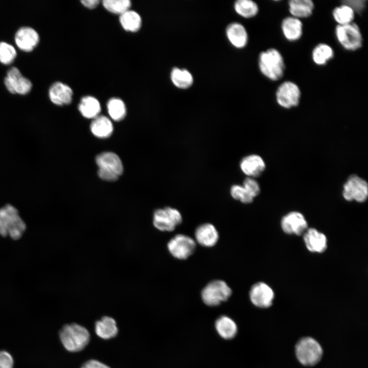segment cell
<instances>
[{
    "label": "cell",
    "mask_w": 368,
    "mask_h": 368,
    "mask_svg": "<svg viewBox=\"0 0 368 368\" xmlns=\"http://www.w3.org/2000/svg\"><path fill=\"white\" fill-rule=\"evenodd\" d=\"M258 66L262 74L273 81L280 80L285 69L283 57L275 48H270L260 53Z\"/></svg>",
    "instance_id": "1"
},
{
    "label": "cell",
    "mask_w": 368,
    "mask_h": 368,
    "mask_svg": "<svg viewBox=\"0 0 368 368\" xmlns=\"http://www.w3.org/2000/svg\"><path fill=\"white\" fill-rule=\"evenodd\" d=\"M26 229V225L16 208L7 204L0 208V235L2 236H9L13 240H18Z\"/></svg>",
    "instance_id": "2"
},
{
    "label": "cell",
    "mask_w": 368,
    "mask_h": 368,
    "mask_svg": "<svg viewBox=\"0 0 368 368\" xmlns=\"http://www.w3.org/2000/svg\"><path fill=\"white\" fill-rule=\"evenodd\" d=\"M60 341L68 351L76 352L83 350L88 343L90 334L88 330L77 324L64 326L59 332Z\"/></svg>",
    "instance_id": "3"
},
{
    "label": "cell",
    "mask_w": 368,
    "mask_h": 368,
    "mask_svg": "<svg viewBox=\"0 0 368 368\" xmlns=\"http://www.w3.org/2000/svg\"><path fill=\"white\" fill-rule=\"evenodd\" d=\"M96 162L99 167L98 175L103 180H116L123 173L121 160L113 152H105L99 154L96 158Z\"/></svg>",
    "instance_id": "4"
},
{
    "label": "cell",
    "mask_w": 368,
    "mask_h": 368,
    "mask_svg": "<svg viewBox=\"0 0 368 368\" xmlns=\"http://www.w3.org/2000/svg\"><path fill=\"white\" fill-rule=\"evenodd\" d=\"M295 355L303 365L312 366L317 364L323 356V349L320 344L310 337H304L297 342Z\"/></svg>",
    "instance_id": "5"
},
{
    "label": "cell",
    "mask_w": 368,
    "mask_h": 368,
    "mask_svg": "<svg viewBox=\"0 0 368 368\" xmlns=\"http://www.w3.org/2000/svg\"><path fill=\"white\" fill-rule=\"evenodd\" d=\"M335 34L338 43L347 51H355L362 46L363 38L360 29L354 22L345 25H337Z\"/></svg>",
    "instance_id": "6"
},
{
    "label": "cell",
    "mask_w": 368,
    "mask_h": 368,
    "mask_svg": "<svg viewBox=\"0 0 368 368\" xmlns=\"http://www.w3.org/2000/svg\"><path fill=\"white\" fill-rule=\"evenodd\" d=\"M232 293V289L225 282L216 280L210 282L204 287L201 295L205 304L215 306L227 300Z\"/></svg>",
    "instance_id": "7"
},
{
    "label": "cell",
    "mask_w": 368,
    "mask_h": 368,
    "mask_svg": "<svg viewBox=\"0 0 368 368\" xmlns=\"http://www.w3.org/2000/svg\"><path fill=\"white\" fill-rule=\"evenodd\" d=\"M182 220L180 213L177 209L169 206L155 210L153 216V225L162 232L174 231Z\"/></svg>",
    "instance_id": "8"
},
{
    "label": "cell",
    "mask_w": 368,
    "mask_h": 368,
    "mask_svg": "<svg viewBox=\"0 0 368 368\" xmlns=\"http://www.w3.org/2000/svg\"><path fill=\"white\" fill-rule=\"evenodd\" d=\"M301 96L298 86L290 81H285L280 84L275 92L277 103L286 109L297 106L300 103Z\"/></svg>",
    "instance_id": "9"
},
{
    "label": "cell",
    "mask_w": 368,
    "mask_h": 368,
    "mask_svg": "<svg viewBox=\"0 0 368 368\" xmlns=\"http://www.w3.org/2000/svg\"><path fill=\"white\" fill-rule=\"evenodd\" d=\"M342 195L347 201L364 202L368 196L367 182L356 175H351L343 185Z\"/></svg>",
    "instance_id": "10"
},
{
    "label": "cell",
    "mask_w": 368,
    "mask_h": 368,
    "mask_svg": "<svg viewBox=\"0 0 368 368\" xmlns=\"http://www.w3.org/2000/svg\"><path fill=\"white\" fill-rule=\"evenodd\" d=\"M4 84L11 94L25 95L30 93L32 88V82L24 76L16 67H11L4 79Z\"/></svg>",
    "instance_id": "11"
},
{
    "label": "cell",
    "mask_w": 368,
    "mask_h": 368,
    "mask_svg": "<svg viewBox=\"0 0 368 368\" xmlns=\"http://www.w3.org/2000/svg\"><path fill=\"white\" fill-rule=\"evenodd\" d=\"M196 246L195 241L183 234L175 235L169 240L167 244L170 253L179 260L189 258L194 253Z\"/></svg>",
    "instance_id": "12"
},
{
    "label": "cell",
    "mask_w": 368,
    "mask_h": 368,
    "mask_svg": "<svg viewBox=\"0 0 368 368\" xmlns=\"http://www.w3.org/2000/svg\"><path fill=\"white\" fill-rule=\"evenodd\" d=\"M249 297L251 303L256 307L266 308L271 306L274 298L272 289L264 282L254 284L249 291Z\"/></svg>",
    "instance_id": "13"
},
{
    "label": "cell",
    "mask_w": 368,
    "mask_h": 368,
    "mask_svg": "<svg viewBox=\"0 0 368 368\" xmlns=\"http://www.w3.org/2000/svg\"><path fill=\"white\" fill-rule=\"evenodd\" d=\"M282 230L287 234L304 235L308 228L307 221L298 212H291L283 216L281 221Z\"/></svg>",
    "instance_id": "14"
},
{
    "label": "cell",
    "mask_w": 368,
    "mask_h": 368,
    "mask_svg": "<svg viewBox=\"0 0 368 368\" xmlns=\"http://www.w3.org/2000/svg\"><path fill=\"white\" fill-rule=\"evenodd\" d=\"M39 35L33 28L24 26L19 28L14 36V41L17 47L25 52L32 51L39 42Z\"/></svg>",
    "instance_id": "15"
},
{
    "label": "cell",
    "mask_w": 368,
    "mask_h": 368,
    "mask_svg": "<svg viewBox=\"0 0 368 368\" xmlns=\"http://www.w3.org/2000/svg\"><path fill=\"white\" fill-rule=\"evenodd\" d=\"M73 91L67 84L57 81L53 83L49 89L50 101L58 106L67 105L72 101Z\"/></svg>",
    "instance_id": "16"
},
{
    "label": "cell",
    "mask_w": 368,
    "mask_h": 368,
    "mask_svg": "<svg viewBox=\"0 0 368 368\" xmlns=\"http://www.w3.org/2000/svg\"><path fill=\"white\" fill-rule=\"evenodd\" d=\"M303 239L307 248L312 252L322 253L327 249L326 236L314 228H308Z\"/></svg>",
    "instance_id": "17"
},
{
    "label": "cell",
    "mask_w": 368,
    "mask_h": 368,
    "mask_svg": "<svg viewBox=\"0 0 368 368\" xmlns=\"http://www.w3.org/2000/svg\"><path fill=\"white\" fill-rule=\"evenodd\" d=\"M285 38L289 41L299 40L303 33V24L301 19L290 16L284 18L281 25Z\"/></svg>",
    "instance_id": "18"
},
{
    "label": "cell",
    "mask_w": 368,
    "mask_h": 368,
    "mask_svg": "<svg viewBox=\"0 0 368 368\" xmlns=\"http://www.w3.org/2000/svg\"><path fill=\"white\" fill-rule=\"evenodd\" d=\"M242 171L249 177L260 176L265 170L266 165L263 158L256 154L244 157L240 164Z\"/></svg>",
    "instance_id": "19"
},
{
    "label": "cell",
    "mask_w": 368,
    "mask_h": 368,
    "mask_svg": "<svg viewBox=\"0 0 368 368\" xmlns=\"http://www.w3.org/2000/svg\"><path fill=\"white\" fill-rule=\"evenodd\" d=\"M196 241L201 246L212 247L219 239L218 231L214 225L206 223L200 225L195 230Z\"/></svg>",
    "instance_id": "20"
},
{
    "label": "cell",
    "mask_w": 368,
    "mask_h": 368,
    "mask_svg": "<svg viewBox=\"0 0 368 368\" xmlns=\"http://www.w3.org/2000/svg\"><path fill=\"white\" fill-rule=\"evenodd\" d=\"M226 35L231 44L236 48L242 49L248 41V35L244 27L238 22L229 24L226 28Z\"/></svg>",
    "instance_id": "21"
},
{
    "label": "cell",
    "mask_w": 368,
    "mask_h": 368,
    "mask_svg": "<svg viewBox=\"0 0 368 368\" xmlns=\"http://www.w3.org/2000/svg\"><path fill=\"white\" fill-rule=\"evenodd\" d=\"M288 5L291 16L300 19L311 16L314 9L311 0H290Z\"/></svg>",
    "instance_id": "22"
},
{
    "label": "cell",
    "mask_w": 368,
    "mask_h": 368,
    "mask_svg": "<svg viewBox=\"0 0 368 368\" xmlns=\"http://www.w3.org/2000/svg\"><path fill=\"white\" fill-rule=\"evenodd\" d=\"M95 331L100 337L108 339L116 336L118 329L113 318L109 316H104L96 323Z\"/></svg>",
    "instance_id": "23"
},
{
    "label": "cell",
    "mask_w": 368,
    "mask_h": 368,
    "mask_svg": "<svg viewBox=\"0 0 368 368\" xmlns=\"http://www.w3.org/2000/svg\"><path fill=\"white\" fill-rule=\"evenodd\" d=\"M90 127L93 134L99 138L108 137L113 131L111 121L104 116H98L94 118Z\"/></svg>",
    "instance_id": "24"
},
{
    "label": "cell",
    "mask_w": 368,
    "mask_h": 368,
    "mask_svg": "<svg viewBox=\"0 0 368 368\" xmlns=\"http://www.w3.org/2000/svg\"><path fill=\"white\" fill-rule=\"evenodd\" d=\"M78 109L84 117L94 119L99 116L101 111V105L96 98L87 96L81 99L78 105Z\"/></svg>",
    "instance_id": "25"
},
{
    "label": "cell",
    "mask_w": 368,
    "mask_h": 368,
    "mask_svg": "<svg viewBox=\"0 0 368 368\" xmlns=\"http://www.w3.org/2000/svg\"><path fill=\"white\" fill-rule=\"evenodd\" d=\"M334 55L332 48L328 44L320 43L313 49L311 54L313 62L317 65H325Z\"/></svg>",
    "instance_id": "26"
},
{
    "label": "cell",
    "mask_w": 368,
    "mask_h": 368,
    "mask_svg": "<svg viewBox=\"0 0 368 368\" xmlns=\"http://www.w3.org/2000/svg\"><path fill=\"white\" fill-rule=\"evenodd\" d=\"M170 78L173 84L180 89H187L193 83V76L189 71L177 67L172 69Z\"/></svg>",
    "instance_id": "27"
},
{
    "label": "cell",
    "mask_w": 368,
    "mask_h": 368,
    "mask_svg": "<svg viewBox=\"0 0 368 368\" xmlns=\"http://www.w3.org/2000/svg\"><path fill=\"white\" fill-rule=\"evenodd\" d=\"M215 327L218 334L226 339L233 338L237 332L236 323L226 316H222L218 318L216 321Z\"/></svg>",
    "instance_id": "28"
},
{
    "label": "cell",
    "mask_w": 368,
    "mask_h": 368,
    "mask_svg": "<svg viewBox=\"0 0 368 368\" xmlns=\"http://www.w3.org/2000/svg\"><path fill=\"white\" fill-rule=\"evenodd\" d=\"M119 20L122 27L127 31L135 32L141 27V17L133 10L129 9L120 15Z\"/></svg>",
    "instance_id": "29"
},
{
    "label": "cell",
    "mask_w": 368,
    "mask_h": 368,
    "mask_svg": "<svg viewBox=\"0 0 368 368\" xmlns=\"http://www.w3.org/2000/svg\"><path fill=\"white\" fill-rule=\"evenodd\" d=\"M355 12L348 5L342 3L332 11V16L337 25H345L353 22Z\"/></svg>",
    "instance_id": "30"
},
{
    "label": "cell",
    "mask_w": 368,
    "mask_h": 368,
    "mask_svg": "<svg viewBox=\"0 0 368 368\" xmlns=\"http://www.w3.org/2000/svg\"><path fill=\"white\" fill-rule=\"evenodd\" d=\"M234 9L239 15L246 18L255 16L259 7L256 3L251 0H238L234 4Z\"/></svg>",
    "instance_id": "31"
},
{
    "label": "cell",
    "mask_w": 368,
    "mask_h": 368,
    "mask_svg": "<svg viewBox=\"0 0 368 368\" xmlns=\"http://www.w3.org/2000/svg\"><path fill=\"white\" fill-rule=\"evenodd\" d=\"M108 112L112 119L116 121L123 120L126 114V108L124 102L118 98L109 100L107 104Z\"/></svg>",
    "instance_id": "32"
},
{
    "label": "cell",
    "mask_w": 368,
    "mask_h": 368,
    "mask_svg": "<svg viewBox=\"0 0 368 368\" xmlns=\"http://www.w3.org/2000/svg\"><path fill=\"white\" fill-rule=\"evenodd\" d=\"M102 3L108 11L120 15L129 10L131 5L129 0H104Z\"/></svg>",
    "instance_id": "33"
},
{
    "label": "cell",
    "mask_w": 368,
    "mask_h": 368,
    "mask_svg": "<svg viewBox=\"0 0 368 368\" xmlns=\"http://www.w3.org/2000/svg\"><path fill=\"white\" fill-rule=\"evenodd\" d=\"M17 56L15 48L11 44L0 41V62L8 65L12 63Z\"/></svg>",
    "instance_id": "34"
},
{
    "label": "cell",
    "mask_w": 368,
    "mask_h": 368,
    "mask_svg": "<svg viewBox=\"0 0 368 368\" xmlns=\"http://www.w3.org/2000/svg\"><path fill=\"white\" fill-rule=\"evenodd\" d=\"M230 193L234 199L239 200L243 203H250L254 200V198L247 192L242 186L233 185L231 188Z\"/></svg>",
    "instance_id": "35"
},
{
    "label": "cell",
    "mask_w": 368,
    "mask_h": 368,
    "mask_svg": "<svg viewBox=\"0 0 368 368\" xmlns=\"http://www.w3.org/2000/svg\"><path fill=\"white\" fill-rule=\"evenodd\" d=\"M242 186L254 198L260 192V188L258 182L252 177L246 178L243 181Z\"/></svg>",
    "instance_id": "36"
},
{
    "label": "cell",
    "mask_w": 368,
    "mask_h": 368,
    "mask_svg": "<svg viewBox=\"0 0 368 368\" xmlns=\"http://www.w3.org/2000/svg\"><path fill=\"white\" fill-rule=\"evenodd\" d=\"M13 365L12 355L7 351H0V368H13Z\"/></svg>",
    "instance_id": "37"
},
{
    "label": "cell",
    "mask_w": 368,
    "mask_h": 368,
    "mask_svg": "<svg viewBox=\"0 0 368 368\" xmlns=\"http://www.w3.org/2000/svg\"><path fill=\"white\" fill-rule=\"evenodd\" d=\"M349 5L356 13H361L365 8L366 1L364 0H349L342 2Z\"/></svg>",
    "instance_id": "38"
},
{
    "label": "cell",
    "mask_w": 368,
    "mask_h": 368,
    "mask_svg": "<svg viewBox=\"0 0 368 368\" xmlns=\"http://www.w3.org/2000/svg\"><path fill=\"white\" fill-rule=\"evenodd\" d=\"M81 368H110L107 365L96 360H90L84 363Z\"/></svg>",
    "instance_id": "39"
},
{
    "label": "cell",
    "mask_w": 368,
    "mask_h": 368,
    "mask_svg": "<svg viewBox=\"0 0 368 368\" xmlns=\"http://www.w3.org/2000/svg\"><path fill=\"white\" fill-rule=\"evenodd\" d=\"M81 2L85 7L93 9L99 5L100 2L98 0H83Z\"/></svg>",
    "instance_id": "40"
}]
</instances>
